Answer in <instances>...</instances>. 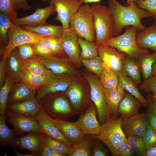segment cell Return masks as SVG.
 <instances>
[{
    "instance_id": "obj_61",
    "label": "cell",
    "mask_w": 156,
    "mask_h": 156,
    "mask_svg": "<svg viewBox=\"0 0 156 156\" xmlns=\"http://www.w3.org/2000/svg\"><path fill=\"white\" fill-rule=\"evenodd\" d=\"M39 0L43 3L46 2L47 1V0Z\"/></svg>"
},
{
    "instance_id": "obj_13",
    "label": "cell",
    "mask_w": 156,
    "mask_h": 156,
    "mask_svg": "<svg viewBox=\"0 0 156 156\" xmlns=\"http://www.w3.org/2000/svg\"><path fill=\"white\" fill-rule=\"evenodd\" d=\"M45 134L42 132H31L16 138L14 144L21 150H28L35 156H40L44 145Z\"/></svg>"
},
{
    "instance_id": "obj_28",
    "label": "cell",
    "mask_w": 156,
    "mask_h": 156,
    "mask_svg": "<svg viewBox=\"0 0 156 156\" xmlns=\"http://www.w3.org/2000/svg\"><path fill=\"white\" fill-rule=\"evenodd\" d=\"M24 66L23 60L20 57L16 48L11 51L7 58V70L14 80H18Z\"/></svg>"
},
{
    "instance_id": "obj_26",
    "label": "cell",
    "mask_w": 156,
    "mask_h": 156,
    "mask_svg": "<svg viewBox=\"0 0 156 156\" xmlns=\"http://www.w3.org/2000/svg\"><path fill=\"white\" fill-rule=\"evenodd\" d=\"M7 109L20 114L33 117L41 110L38 101L36 99L8 105Z\"/></svg>"
},
{
    "instance_id": "obj_62",
    "label": "cell",
    "mask_w": 156,
    "mask_h": 156,
    "mask_svg": "<svg viewBox=\"0 0 156 156\" xmlns=\"http://www.w3.org/2000/svg\"><path fill=\"white\" fill-rule=\"evenodd\" d=\"M79 1V0H78Z\"/></svg>"
},
{
    "instance_id": "obj_45",
    "label": "cell",
    "mask_w": 156,
    "mask_h": 156,
    "mask_svg": "<svg viewBox=\"0 0 156 156\" xmlns=\"http://www.w3.org/2000/svg\"><path fill=\"white\" fill-rule=\"evenodd\" d=\"M0 11L7 14L11 20L17 18V14L14 9V0H0Z\"/></svg>"
},
{
    "instance_id": "obj_8",
    "label": "cell",
    "mask_w": 156,
    "mask_h": 156,
    "mask_svg": "<svg viewBox=\"0 0 156 156\" xmlns=\"http://www.w3.org/2000/svg\"><path fill=\"white\" fill-rule=\"evenodd\" d=\"M86 78L90 85L91 99L96 107L99 121L102 125L111 116L107 107L104 88L98 76L88 75Z\"/></svg>"
},
{
    "instance_id": "obj_16",
    "label": "cell",
    "mask_w": 156,
    "mask_h": 156,
    "mask_svg": "<svg viewBox=\"0 0 156 156\" xmlns=\"http://www.w3.org/2000/svg\"><path fill=\"white\" fill-rule=\"evenodd\" d=\"M56 12L53 4L43 8L37 7L32 14L22 18H16L11 20L12 23L18 26H34L47 24L46 22L48 17Z\"/></svg>"
},
{
    "instance_id": "obj_21",
    "label": "cell",
    "mask_w": 156,
    "mask_h": 156,
    "mask_svg": "<svg viewBox=\"0 0 156 156\" xmlns=\"http://www.w3.org/2000/svg\"><path fill=\"white\" fill-rule=\"evenodd\" d=\"M52 119L61 133L74 146L82 140L85 135L76 122Z\"/></svg>"
},
{
    "instance_id": "obj_58",
    "label": "cell",
    "mask_w": 156,
    "mask_h": 156,
    "mask_svg": "<svg viewBox=\"0 0 156 156\" xmlns=\"http://www.w3.org/2000/svg\"><path fill=\"white\" fill-rule=\"evenodd\" d=\"M145 156H156V146L147 150Z\"/></svg>"
},
{
    "instance_id": "obj_36",
    "label": "cell",
    "mask_w": 156,
    "mask_h": 156,
    "mask_svg": "<svg viewBox=\"0 0 156 156\" xmlns=\"http://www.w3.org/2000/svg\"><path fill=\"white\" fill-rule=\"evenodd\" d=\"M14 80L9 74L6 75L4 83L0 90V114L5 116L9 96L13 86Z\"/></svg>"
},
{
    "instance_id": "obj_33",
    "label": "cell",
    "mask_w": 156,
    "mask_h": 156,
    "mask_svg": "<svg viewBox=\"0 0 156 156\" xmlns=\"http://www.w3.org/2000/svg\"><path fill=\"white\" fill-rule=\"evenodd\" d=\"M136 60L144 80L149 78L152 75L153 66L156 60V53L142 55Z\"/></svg>"
},
{
    "instance_id": "obj_37",
    "label": "cell",
    "mask_w": 156,
    "mask_h": 156,
    "mask_svg": "<svg viewBox=\"0 0 156 156\" xmlns=\"http://www.w3.org/2000/svg\"><path fill=\"white\" fill-rule=\"evenodd\" d=\"M23 61L25 68L29 71L36 75H46L49 70L45 68L41 60L36 55Z\"/></svg>"
},
{
    "instance_id": "obj_31",
    "label": "cell",
    "mask_w": 156,
    "mask_h": 156,
    "mask_svg": "<svg viewBox=\"0 0 156 156\" xmlns=\"http://www.w3.org/2000/svg\"><path fill=\"white\" fill-rule=\"evenodd\" d=\"M122 71L136 84L142 83L141 73L137 61L127 55L123 61Z\"/></svg>"
},
{
    "instance_id": "obj_15",
    "label": "cell",
    "mask_w": 156,
    "mask_h": 156,
    "mask_svg": "<svg viewBox=\"0 0 156 156\" xmlns=\"http://www.w3.org/2000/svg\"><path fill=\"white\" fill-rule=\"evenodd\" d=\"M98 49L99 56L109 68L117 73L122 70L123 61L127 55L125 53L102 44Z\"/></svg>"
},
{
    "instance_id": "obj_47",
    "label": "cell",
    "mask_w": 156,
    "mask_h": 156,
    "mask_svg": "<svg viewBox=\"0 0 156 156\" xmlns=\"http://www.w3.org/2000/svg\"><path fill=\"white\" fill-rule=\"evenodd\" d=\"M134 3L138 7L150 12L156 20V0H137Z\"/></svg>"
},
{
    "instance_id": "obj_20",
    "label": "cell",
    "mask_w": 156,
    "mask_h": 156,
    "mask_svg": "<svg viewBox=\"0 0 156 156\" xmlns=\"http://www.w3.org/2000/svg\"><path fill=\"white\" fill-rule=\"evenodd\" d=\"M34 118L37 121L44 134L73 148L74 145L62 135L52 119L41 109Z\"/></svg>"
},
{
    "instance_id": "obj_53",
    "label": "cell",
    "mask_w": 156,
    "mask_h": 156,
    "mask_svg": "<svg viewBox=\"0 0 156 156\" xmlns=\"http://www.w3.org/2000/svg\"><path fill=\"white\" fill-rule=\"evenodd\" d=\"M7 58L1 59L0 62V88L3 85L6 78Z\"/></svg>"
},
{
    "instance_id": "obj_17",
    "label": "cell",
    "mask_w": 156,
    "mask_h": 156,
    "mask_svg": "<svg viewBox=\"0 0 156 156\" xmlns=\"http://www.w3.org/2000/svg\"><path fill=\"white\" fill-rule=\"evenodd\" d=\"M149 125L146 113H138L123 119L121 127L127 136L132 135L142 137Z\"/></svg>"
},
{
    "instance_id": "obj_18",
    "label": "cell",
    "mask_w": 156,
    "mask_h": 156,
    "mask_svg": "<svg viewBox=\"0 0 156 156\" xmlns=\"http://www.w3.org/2000/svg\"><path fill=\"white\" fill-rule=\"evenodd\" d=\"M65 94L69 99L76 114L79 116L89 108L86 105V93L84 90L78 82L74 81L65 91Z\"/></svg>"
},
{
    "instance_id": "obj_10",
    "label": "cell",
    "mask_w": 156,
    "mask_h": 156,
    "mask_svg": "<svg viewBox=\"0 0 156 156\" xmlns=\"http://www.w3.org/2000/svg\"><path fill=\"white\" fill-rule=\"evenodd\" d=\"M7 120L13 127L16 135L20 136L26 132H42L37 121L33 116L20 114L7 109Z\"/></svg>"
},
{
    "instance_id": "obj_54",
    "label": "cell",
    "mask_w": 156,
    "mask_h": 156,
    "mask_svg": "<svg viewBox=\"0 0 156 156\" xmlns=\"http://www.w3.org/2000/svg\"><path fill=\"white\" fill-rule=\"evenodd\" d=\"M14 8L16 11L19 9L26 11L32 8L27 0H14Z\"/></svg>"
},
{
    "instance_id": "obj_44",
    "label": "cell",
    "mask_w": 156,
    "mask_h": 156,
    "mask_svg": "<svg viewBox=\"0 0 156 156\" xmlns=\"http://www.w3.org/2000/svg\"><path fill=\"white\" fill-rule=\"evenodd\" d=\"M147 151L156 146V131L149 124L142 137Z\"/></svg>"
},
{
    "instance_id": "obj_24",
    "label": "cell",
    "mask_w": 156,
    "mask_h": 156,
    "mask_svg": "<svg viewBox=\"0 0 156 156\" xmlns=\"http://www.w3.org/2000/svg\"><path fill=\"white\" fill-rule=\"evenodd\" d=\"M136 41L139 47L156 53V20L151 26L137 33Z\"/></svg>"
},
{
    "instance_id": "obj_46",
    "label": "cell",
    "mask_w": 156,
    "mask_h": 156,
    "mask_svg": "<svg viewBox=\"0 0 156 156\" xmlns=\"http://www.w3.org/2000/svg\"><path fill=\"white\" fill-rule=\"evenodd\" d=\"M17 48L19 55L23 60H27L36 55L33 44H23L18 46Z\"/></svg>"
},
{
    "instance_id": "obj_32",
    "label": "cell",
    "mask_w": 156,
    "mask_h": 156,
    "mask_svg": "<svg viewBox=\"0 0 156 156\" xmlns=\"http://www.w3.org/2000/svg\"><path fill=\"white\" fill-rule=\"evenodd\" d=\"M6 116L0 114V145L5 146L10 145L15 146L16 135L13 129L9 128L5 123Z\"/></svg>"
},
{
    "instance_id": "obj_4",
    "label": "cell",
    "mask_w": 156,
    "mask_h": 156,
    "mask_svg": "<svg viewBox=\"0 0 156 156\" xmlns=\"http://www.w3.org/2000/svg\"><path fill=\"white\" fill-rule=\"evenodd\" d=\"M96 33L95 43L98 47L105 41L114 37V22L107 7L93 3L91 6Z\"/></svg>"
},
{
    "instance_id": "obj_56",
    "label": "cell",
    "mask_w": 156,
    "mask_h": 156,
    "mask_svg": "<svg viewBox=\"0 0 156 156\" xmlns=\"http://www.w3.org/2000/svg\"><path fill=\"white\" fill-rule=\"evenodd\" d=\"M146 113L147 116L149 124L153 126L156 131V116L147 111Z\"/></svg>"
},
{
    "instance_id": "obj_48",
    "label": "cell",
    "mask_w": 156,
    "mask_h": 156,
    "mask_svg": "<svg viewBox=\"0 0 156 156\" xmlns=\"http://www.w3.org/2000/svg\"><path fill=\"white\" fill-rule=\"evenodd\" d=\"M139 88L148 93L152 92L156 98V76L152 75L148 79L144 80L139 85Z\"/></svg>"
},
{
    "instance_id": "obj_29",
    "label": "cell",
    "mask_w": 156,
    "mask_h": 156,
    "mask_svg": "<svg viewBox=\"0 0 156 156\" xmlns=\"http://www.w3.org/2000/svg\"><path fill=\"white\" fill-rule=\"evenodd\" d=\"M19 80L35 90L40 89L46 82L47 76L39 75L27 70L24 66L19 77Z\"/></svg>"
},
{
    "instance_id": "obj_57",
    "label": "cell",
    "mask_w": 156,
    "mask_h": 156,
    "mask_svg": "<svg viewBox=\"0 0 156 156\" xmlns=\"http://www.w3.org/2000/svg\"><path fill=\"white\" fill-rule=\"evenodd\" d=\"M101 2V0H79V6L82 5L83 3L87 4L91 3H100Z\"/></svg>"
},
{
    "instance_id": "obj_23",
    "label": "cell",
    "mask_w": 156,
    "mask_h": 156,
    "mask_svg": "<svg viewBox=\"0 0 156 156\" xmlns=\"http://www.w3.org/2000/svg\"><path fill=\"white\" fill-rule=\"evenodd\" d=\"M35 90L21 81L13 86L10 94L8 103L9 105L34 99H36Z\"/></svg>"
},
{
    "instance_id": "obj_12",
    "label": "cell",
    "mask_w": 156,
    "mask_h": 156,
    "mask_svg": "<svg viewBox=\"0 0 156 156\" xmlns=\"http://www.w3.org/2000/svg\"><path fill=\"white\" fill-rule=\"evenodd\" d=\"M49 4L53 5L57 15L55 20L60 21L64 29L69 28L70 19L80 7L78 0H50Z\"/></svg>"
},
{
    "instance_id": "obj_55",
    "label": "cell",
    "mask_w": 156,
    "mask_h": 156,
    "mask_svg": "<svg viewBox=\"0 0 156 156\" xmlns=\"http://www.w3.org/2000/svg\"><path fill=\"white\" fill-rule=\"evenodd\" d=\"M40 156H62L53 151L49 146L44 145L41 153Z\"/></svg>"
},
{
    "instance_id": "obj_5",
    "label": "cell",
    "mask_w": 156,
    "mask_h": 156,
    "mask_svg": "<svg viewBox=\"0 0 156 156\" xmlns=\"http://www.w3.org/2000/svg\"><path fill=\"white\" fill-rule=\"evenodd\" d=\"M38 102L40 109L52 119L66 120L77 114L68 100L62 95L50 94Z\"/></svg>"
},
{
    "instance_id": "obj_42",
    "label": "cell",
    "mask_w": 156,
    "mask_h": 156,
    "mask_svg": "<svg viewBox=\"0 0 156 156\" xmlns=\"http://www.w3.org/2000/svg\"><path fill=\"white\" fill-rule=\"evenodd\" d=\"M13 23L8 15L4 13H0V41L1 43L7 44V33Z\"/></svg>"
},
{
    "instance_id": "obj_2",
    "label": "cell",
    "mask_w": 156,
    "mask_h": 156,
    "mask_svg": "<svg viewBox=\"0 0 156 156\" xmlns=\"http://www.w3.org/2000/svg\"><path fill=\"white\" fill-rule=\"evenodd\" d=\"M123 120L121 116H111L101 125L99 133L93 135L107 146L113 156H118V152L119 147L127 138L121 127Z\"/></svg>"
},
{
    "instance_id": "obj_38",
    "label": "cell",
    "mask_w": 156,
    "mask_h": 156,
    "mask_svg": "<svg viewBox=\"0 0 156 156\" xmlns=\"http://www.w3.org/2000/svg\"><path fill=\"white\" fill-rule=\"evenodd\" d=\"M78 41L81 49L80 55L81 60H91L98 56V47L95 42L92 43L79 37Z\"/></svg>"
},
{
    "instance_id": "obj_27",
    "label": "cell",
    "mask_w": 156,
    "mask_h": 156,
    "mask_svg": "<svg viewBox=\"0 0 156 156\" xmlns=\"http://www.w3.org/2000/svg\"><path fill=\"white\" fill-rule=\"evenodd\" d=\"M26 30L46 36L61 38L64 31L62 26L47 24L34 26H19Z\"/></svg>"
},
{
    "instance_id": "obj_30",
    "label": "cell",
    "mask_w": 156,
    "mask_h": 156,
    "mask_svg": "<svg viewBox=\"0 0 156 156\" xmlns=\"http://www.w3.org/2000/svg\"><path fill=\"white\" fill-rule=\"evenodd\" d=\"M117 73L119 76V82L124 90L140 100L143 107H147V102L146 98L141 95L136 84L132 79L125 74L122 70Z\"/></svg>"
},
{
    "instance_id": "obj_7",
    "label": "cell",
    "mask_w": 156,
    "mask_h": 156,
    "mask_svg": "<svg viewBox=\"0 0 156 156\" xmlns=\"http://www.w3.org/2000/svg\"><path fill=\"white\" fill-rule=\"evenodd\" d=\"M46 36L22 29L13 23L7 33L8 42L1 53V59L7 58L11 51L19 46L26 43L35 44Z\"/></svg>"
},
{
    "instance_id": "obj_41",
    "label": "cell",
    "mask_w": 156,
    "mask_h": 156,
    "mask_svg": "<svg viewBox=\"0 0 156 156\" xmlns=\"http://www.w3.org/2000/svg\"><path fill=\"white\" fill-rule=\"evenodd\" d=\"M128 142L137 156H145L147 149L142 137L135 135H128Z\"/></svg>"
},
{
    "instance_id": "obj_1",
    "label": "cell",
    "mask_w": 156,
    "mask_h": 156,
    "mask_svg": "<svg viewBox=\"0 0 156 156\" xmlns=\"http://www.w3.org/2000/svg\"><path fill=\"white\" fill-rule=\"evenodd\" d=\"M107 7L113 18L114 22V34L118 36L125 27L131 25L137 27L140 31L146 27L141 23L144 18L153 16L148 11L138 7L134 3L129 6H124L117 0H108Z\"/></svg>"
},
{
    "instance_id": "obj_60",
    "label": "cell",
    "mask_w": 156,
    "mask_h": 156,
    "mask_svg": "<svg viewBox=\"0 0 156 156\" xmlns=\"http://www.w3.org/2000/svg\"><path fill=\"white\" fill-rule=\"evenodd\" d=\"M137 0H126V5L127 6L129 5L131 3H134Z\"/></svg>"
},
{
    "instance_id": "obj_34",
    "label": "cell",
    "mask_w": 156,
    "mask_h": 156,
    "mask_svg": "<svg viewBox=\"0 0 156 156\" xmlns=\"http://www.w3.org/2000/svg\"><path fill=\"white\" fill-rule=\"evenodd\" d=\"M103 66V70L99 76L101 83L105 89L116 88L119 82L118 73L109 68L104 62Z\"/></svg>"
},
{
    "instance_id": "obj_9",
    "label": "cell",
    "mask_w": 156,
    "mask_h": 156,
    "mask_svg": "<svg viewBox=\"0 0 156 156\" xmlns=\"http://www.w3.org/2000/svg\"><path fill=\"white\" fill-rule=\"evenodd\" d=\"M47 76V81L39 89L35 98L38 101L47 95L65 91L74 81L73 76L57 74L50 70Z\"/></svg>"
},
{
    "instance_id": "obj_49",
    "label": "cell",
    "mask_w": 156,
    "mask_h": 156,
    "mask_svg": "<svg viewBox=\"0 0 156 156\" xmlns=\"http://www.w3.org/2000/svg\"><path fill=\"white\" fill-rule=\"evenodd\" d=\"M33 45L36 55L45 57L53 55L50 48L43 42L41 41L38 43L33 44Z\"/></svg>"
},
{
    "instance_id": "obj_3",
    "label": "cell",
    "mask_w": 156,
    "mask_h": 156,
    "mask_svg": "<svg viewBox=\"0 0 156 156\" xmlns=\"http://www.w3.org/2000/svg\"><path fill=\"white\" fill-rule=\"evenodd\" d=\"M69 28L78 37L95 42L96 33L93 12L91 6L88 3L80 6L70 19Z\"/></svg>"
},
{
    "instance_id": "obj_39",
    "label": "cell",
    "mask_w": 156,
    "mask_h": 156,
    "mask_svg": "<svg viewBox=\"0 0 156 156\" xmlns=\"http://www.w3.org/2000/svg\"><path fill=\"white\" fill-rule=\"evenodd\" d=\"M41 41L48 45L54 55L64 57L66 53L61 38L53 36H45L42 38Z\"/></svg>"
},
{
    "instance_id": "obj_25",
    "label": "cell",
    "mask_w": 156,
    "mask_h": 156,
    "mask_svg": "<svg viewBox=\"0 0 156 156\" xmlns=\"http://www.w3.org/2000/svg\"><path fill=\"white\" fill-rule=\"evenodd\" d=\"M124 90L120 82L117 87L114 89L104 88L107 107L111 116L118 114V105L124 96Z\"/></svg>"
},
{
    "instance_id": "obj_59",
    "label": "cell",
    "mask_w": 156,
    "mask_h": 156,
    "mask_svg": "<svg viewBox=\"0 0 156 156\" xmlns=\"http://www.w3.org/2000/svg\"><path fill=\"white\" fill-rule=\"evenodd\" d=\"M152 75L156 76V60L153 66Z\"/></svg>"
},
{
    "instance_id": "obj_52",
    "label": "cell",
    "mask_w": 156,
    "mask_h": 156,
    "mask_svg": "<svg viewBox=\"0 0 156 156\" xmlns=\"http://www.w3.org/2000/svg\"><path fill=\"white\" fill-rule=\"evenodd\" d=\"M145 98L147 102V111L156 116V98L151 93L148 92Z\"/></svg>"
},
{
    "instance_id": "obj_11",
    "label": "cell",
    "mask_w": 156,
    "mask_h": 156,
    "mask_svg": "<svg viewBox=\"0 0 156 156\" xmlns=\"http://www.w3.org/2000/svg\"><path fill=\"white\" fill-rule=\"evenodd\" d=\"M78 38L75 31L70 28L64 29L61 38L68 59L77 68H80L82 64L80 56L81 49Z\"/></svg>"
},
{
    "instance_id": "obj_50",
    "label": "cell",
    "mask_w": 156,
    "mask_h": 156,
    "mask_svg": "<svg viewBox=\"0 0 156 156\" xmlns=\"http://www.w3.org/2000/svg\"><path fill=\"white\" fill-rule=\"evenodd\" d=\"M93 147L92 156H106L107 153L105 149L101 143L100 140L93 135Z\"/></svg>"
},
{
    "instance_id": "obj_6",
    "label": "cell",
    "mask_w": 156,
    "mask_h": 156,
    "mask_svg": "<svg viewBox=\"0 0 156 156\" xmlns=\"http://www.w3.org/2000/svg\"><path fill=\"white\" fill-rule=\"evenodd\" d=\"M138 30L135 27H129L122 34L105 41L102 44L114 47L136 60L140 55L149 53L148 49L140 47L136 43Z\"/></svg>"
},
{
    "instance_id": "obj_14",
    "label": "cell",
    "mask_w": 156,
    "mask_h": 156,
    "mask_svg": "<svg viewBox=\"0 0 156 156\" xmlns=\"http://www.w3.org/2000/svg\"><path fill=\"white\" fill-rule=\"evenodd\" d=\"M37 56L41 60L45 68L53 73L72 76L78 75L79 74L73 63L68 59L54 55Z\"/></svg>"
},
{
    "instance_id": "obj_22",
    "label": "cell",
    "mask_w": 156,
    "mask_h": 156,
    "mask_svg": "<svg viewBox=\"0 0 156 156\" xmlns=\"http://www.w3.org/2000/svg\"><path fill=\"white\" fill-rule=\"evenodd\" d=\"M142 106L143 105L140 100L128 92H125L119 104L118 113L123 119L127 118L138 113Z\"/></svg>"
},
{
    "instance_id": "obj_40",
    "label": "cell",
    "mask_w": 156,
    "mask_h": 156,
    "mask_svg": "<svg viewBox=\"0 0 156 156\" xmlns=\"http://www.w3.org/2000/svg\"><path fill=\"white\" fill-rule=\"evenodd\" d=\"M44 145L49 146L53 151L62 156H68L72 148L46 134Z\"/></svg>"
},
{
    "instance_id": "obj_19",
    "label": "cell",
    "mask_w": 156,
    "mask_h": 156,
    "mask_svg": "<svg viewBox=\"0 0 156 156\" xmlns=\"http://www.w3.org/2000/svg\"><path fill=\"white\" fill-rule=\"evenodd\" d=\"M97 110L95 105L89 107L76 122L84 135H96L99 133L101 125L97 120Z\"/></svg>"
},
{
    "instance_id": "obj_35",
    "label": "cell",
    "mask_w": 156,
    "mask_h": 156,
    "mask_svg": "<svg viewBox=\"0 0 156 156\" xmlns=\"http://www.w3.org/2000/svg\"><path fill=\"white\" fill-rule=\"evenodd\" d=\"M92 135H85L81 141L74 146L68 156H92Z\"/></svg>"
},
{
    "instance_id": "obj_51",
    "label": "cell",
    "mask_w": 156,
    "mask_h": 156,
    "mask_svg": "<svg viewBox=\"0 0 156 156\" xmlns=\"http://www.w3.org/2000/svg\"><path fill=\"white\" fill-rule=\"evenodd\" d=\"M118 156H135L136 155L129 144L127 138L122 143L118 150Z\"/></svg>"
},
{
    "instance_id": "obj_43",
    "label": "cell",
    "mask_w": 156,
    "mask_h": 156,
    "mask_svg": "<svg viewBox=\"0 0 156 156\" xmlns=\"http://www.w3.org/2000/svg\"><path fill=\"white\" fill-rule=\"evenodd\" d=\"M81 62L88 70L99 77L103 68V62L99 56L89 60H81Z\"/></svg>"
}]
</instances>
